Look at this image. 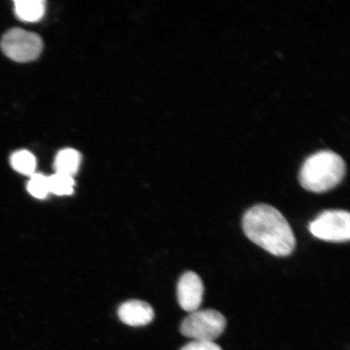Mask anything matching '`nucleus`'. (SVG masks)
<instances>
[{
  "label": "nucleus",
  "mask_w": 350,
  "mask_h": 350,
  "mask_svg": "<svg viewBox=\"0 0 350 350\" xmlns=\"http://www.w3.org/2000/svg\"><path fill=\"white\" fill-rule=\"evenodd\" d=\"M345 170V161L338 153L319 151L308 157L301 165L299 182L306 190L323 193L342 181Z\"/></svg>",
  "instance_id": "2"
},
{
  "label": "nucleus",
  "mask_w": 350,
  "mask_h": 350,
  "mask_svg": "<svg viewBox=\"0 0 350 350\" xmlns=\"http://www.w3.org/2000/svg\"><path fill=\"white\" fill-rule=\"evenodd\" d=\"M204 286L202 279L191 271H188L179 279L177 296L179 305L188 312L198 310L203 301Z\"/></svg>",
  "instance_id": "6"
},
{
  "label": "nucleus",
  "mask_w": 350,
  "mask_h": 350,
  "mask_svg": "<svg viewBox=\"0 0 350 350\" xmlns=\"http://www.w3.org/2000/svg\"><path fill=\"white\" fill-rule=\"evenodd\" d=\"M243 229L247 237L272 255H291L296 239L286 219L271 205L260 204L248 209L243 217Z\"/></svg>",
  "instance_id": "1"
},
{
  "label": "nucleus",
  "mask_w": 350,
  "mask_h": 350,
  "mask_svg": "<svg viewBox=\"0 0 350 350\" xmlns=\"http://www.w3.org/2000/svg\"><path fill=\"white\" fill-rule=\"evenodd\" d=\"M14 4L16 15L23 21H38L45 13V3L42 0H17Z\"/></svg>",
  "instance_id": "8"
},
{
  "label": "nucleus",
  "mask_w": 350,
  "mask_h": 350,
  "mask_svg": "<svg viewBox=\"0 0 350 350\" xmlns=\"http://www.w3.org/2000/svg\"><path fill=\"white\" fill-rule=\"evenodd\" d=\"M10 163L16 172L31 176L36 170L37 161L31 152L27 150L17 151L11 157Z\"/></svg>",
  "instance_id": "10"
},
{
  "label": "nucleus",
  "mask_w": 350,
  "mask_h": 350,
  "mask_svg": "<svg viewBox=\"0 0 350 350\" xmlns=\"http://www.w3.org/2000/svg\"><path fill=\"white\" fill-rule=\"evenodd\" d=\"M181 350H222L218 345L210 341L193 340L187 344Z\"/></svg>",
  "instance_id": "13"
},
{
  "label": "nucleus",
  "mask_w": 350,
  "mask_h": 350,
  "mask_svg": "<svg viewBox=\"0 0 350 350\" xmlns=\"http://www.w3.org/2000/svg\"><path fill=\"white\" fill-rule=\"evenodd\" d=\"M226 327V319L216 310L206 309L191 312L180 326L181 334L194 340L214 342Z\"/></svg>",
  "instance_id": "3"
},
{
  "label": "nucleus",
  "mask_w": 350,
  "mask_h": 350,
  "mask_svg": "<svg viewBox=\"0 0 350 350\" xmlns=\"http://www.w3.org/2000/svg\"><path fill=\"white\" fill-rule=\"evenodd\" d=\"M75 182L71 175L56 172L49 177L50 192L57 196H69L73 193Z\"/></svg>",
  "instance_id": "11"
},
{
  "label": "nucleus",
  "mask_w": 350,
  "mask_h": 350,
  "mask_svg": "<svg viewBox=\"0 0 350 350\" xmlns=\"http://www.w3.org/2000/svg\"><path fill=\"white\" fill-rule=\"evenodd\" d=\"M118 314L122 323L131 327L146 326L154 319L152 306L138 300H131L122 304L118 310Z\"/></svg>",
  "instance_id": "7"
},
{
  "label": "nucleus",
  "mask_w": 350,
  "mask_h": 350,
  "mask_svg": "<svg viewBox=\"0 0 350 350\" xmlns=\"http://www.w3.org/2000/svg\"><path fill=\"white\" fill-rule=\"evenodd\" d=\"M81 164V154L72 148H66L57 154L55 160L56 172L73 176L78 172Z\"/></svg>",
  "instance_id": "9"
},
{
  "label": "nucleus",
  "mask_w": 350,
  "mask_h": 350,
  "mask_svg": "<svg viewBox=\"0 0 350 350\" xmlns=\"http://www.w3.org/2000/svg\"><path fill=\"white\" fill-rule=\"evenodd\" d=\"M0 46L8 58L15 62L28 63L40 55L43 42L38 34L15 28L3 35Z\"/></svg>",
  "instance_id": "4"
},
{
  "label": "nucleus",
  "mask_w": 350,
  "mask_h": 350,
  "mask_svg": "<svg viewBox=\"0 0 350 350\" xmlns=\"http://www.w3.org/2000/svg\"><path fill=\"white\" fill-rule=\"evenodd\" d=\"M27 189L35 198H46L47 195L50 193L49 177H46L42 174L34 173L30 176Z\"/></svg>",
  "instance_id": "12"
},
{
  "label": "nucleus",
  "mask_w": 350,
  "mask_h": 350,
  "mask_svg": "<svg viewBox=\"0 0 350 350\" xmlns=\"http://www.w3.org/2000/svg\"><path fill=\"white\" fill-rule=\"evenodd\" d=\"M314 237L331 243H347L350 239V214L345 210H326L310 223Z\"/></svg>",
  "instance_id": "5"
}]
</instances>
